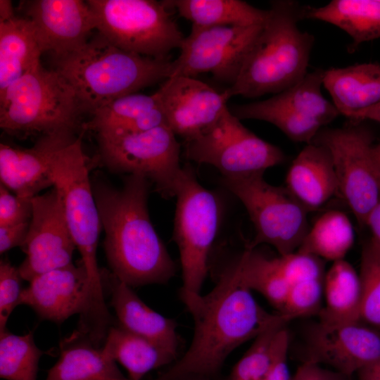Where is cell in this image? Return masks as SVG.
<instances>
[{"label":"cell","instance_id":"obj_42","mask_svg":"<svg viewBox=\"0 0 380 380\" xmlns=\"http://www.w3.org/2000/svg\"><path fill=\"white\" fill-rule=\"evenodd\" d=\"M350 379L334 370L325 369L321 365L303 362L291 376V380H350Z\"/></svg>","mask_w":380,"mask_h":380},{"label":"cell","instance_id":"obj_6","mask_svg":"<svg viewBox=\"0 0 380 380\" xmlns=\"http://www.w3.org/2000/svg\"><path fill=\"white\" fill-rule=\"evenodd\" d=\"M83 133L57 151L51 175L62 195L68 225L87 272V308L97 313L107 308L96 258L102 227L89 176V160L82 148Z\"/></svg>","mask_w":380,"mask_h":380},{"label":"cell","instance_id":"obj_36","mask_svg":"<svg viewBox=\"0 0 380 380\" xmlns=\"http://www.w3.org/2000/svg\"><path fill=\"white\" fill-rule=\"evenodd\" d=\"M359 274L362 284L361 321L380 331V256L369 243L362 249Z\"/></svg>","mask_w":380,"mask_h":380},{"label":"cell","instance_id":"obj_45","mask_svg":"<svg viewBox=\"0 0 380 380\" xmlns=\"http://www.w3.org/2000/svg\"><path fill=\"white\" fill-rule=\"evenodd\" d=\"M358 380H380V357L357 372Z\"/></svg>","mask_w":380,"mask_h":380},{"label":"cell","instance_id":"obj_18","mask_svg":"<svg viewBox=\"0 0 380 380\" xmlns=\"http://www.w3.org/2000/svg\"><path fill=\"white\" fill-rule=\"evenodd\" d=\"M88 275L80 261L72 262L33 278L24 289L19 302L32 308L43 319L61 324L86 306Z\"/></svg>","mask_w":380,"mask_h":380},{"label":"cell","instance_id":"obj_23","mask_svg":"<svg viewBox=\"0 0 380 380\" xmlns=\"http://www.w3.org/2000/svg\"><path fill=\"white\" fill-rule=\"evenodd\" d=\"M167 125L163 107L156 91L151 95L127 94L105 104L91 113L82 125L84 131L140 132Z\"/></svg>","mask_w":380,"mask_h":380},{"label":"cell","instance_id":"obj_40","mask_svg":"<svg viewBox=\"0 0 380 380\" xmlns=\"http://www.w3.org/2000/svg\"><path fill=\"white\" fill-rule=\"evenodd\" d=\"M32 198L12 194L0 184V226L12 225L30 221L32 213Z\"/></svg>","mask_w":380,"mask_h":380},{"label":"cell","instance_id":"obj_10","mask_svg":"<svg viewBox=\"0 0 380 380\" xmlns=\"http://www.w3.org/2000/svg\"><path fill=\"white\" fill-rule=\"evenodd\" d=\"M96 134L100 159L109 170L143 176L155 185L162 197H175L182 170L180 146L167 126Z\"/></svg>","mask_w":380,"mask_h":380},{"label":"cell","instance_id":"obj_14","mask_svg":"<svg viewBox=\"0 0 380 380\" xmlns=\"http://www.w3.org/2000/svg\"><path fill=\"white\" fill-rule=\"evenodd\" d=\"M32 213L26 239L21 246L26 255L18 267L23 280L72 262L77 249L66 220L60 191L55 186L32 198Z\"/></svg>","mask_w":380,"mask_h":380},{"label":"cell","instance_id":"obj_20","mask_svg":"<svg viewBox=\"0 0 380 380\" xmlns=\"http://www.w3.org/2000/svg\"><path fill=\"white\" fill-rule=\"evenodd\" d=\"M101 272L103 286L110 293V305L120 327L177 355L179 338L176 322L149 308L130 286L110 271L101 269Z\"/></svg>","mask_w":380,"mask_h":380},{"label":"cell","instance_id":"obj_13","mask_svg":"<svg viewBox=\"0 0 380 380\" xmlns=\"http://www.w3.org/2000/svg\"><path fill=\"white\" fill-rule=\"evenodd\" d=\"M263 24L248 27L192 25L190 34L180 48L179 56L174 61L171 77H195L208 72L218 82L232 86Z\"/></svg>","mask_w":380,"mask_h":380},{"label":"cell","instance_id":"obj_33","mask_svg":"<svg viewBox=\"0 0 380 380\" xmlns=\"http://www.w3.org/2000/svg\"><path fill=\"white\" fill-rule=\"evenodd\" d=\"M324 72L323 69L308 72L293 86L274 96L281 103L323 127L340 115L333 103L327 100L322 93Z\"/></svg>","mask_w":380,"mask_h":380},{"label":"cell","instance_id":"obj_15","mask_svg":"<svg viewBox=\"0 0 380 380\" xmlns=\"http://www.w3.org/2000/svg\"><path fill=\"white\" fill-rule=\"evenodd\" d=\"M303 362L327 365L351 378L380 357V333L360 322L309 326L305 334Z\"/></svg>","mask_w":380,"mask_h":380},{"label":"cell","instance_id":"obj_2","mask_svg":"<svg viewBox=\"0 0 380 380\" xmlns=\"http://www.w3.org/2000/svg\"><path fill=\"white\" fill-rule=\"evenodd\" d=\"M91 185L110 272L131 288L169 281L176 267L149 217L148 181L129 175L121 189L103 182Z\"/></svg>","mask_w":380,"mask_h":380},{"label":"cell","instance_id":"obj_32","mask_svg":"<svg viewBox=\"0 0 380 380\" xmlns=\"http://www.w3.org/2000/svg\"><path fill=\"white\" fill-rule=\"evenodd\" d=\"M243 283L251 291L261 293L281 313L289 290L278 258H270L254 249L246 248L239 258Z\"/></svg>","mask_w":380,"mask_h":380},{"label":"cell","instance_id":"obj_46","mask_svg":"<svg viewBox=\"0 0 380 380\" xmlns=\"http://www.w3.org/2000/svg\"><path fill=\"white\" fill-rule=\"evenodd\" d=\"M365 120H370L380 123V104L360 112L352 120L360 122Z\"/></svg>","mask_w":380,"mask_h":380},{"label":"cell","instance_id":"obj_26","mask_svg":"<svg viewBox=\"0 0 380 380\" xmlns=\"http://www.w3.org/2000/svg\"><path fill=\"white\" fill-rule=\"evenodd\" d=\"M325 307L319 321L327 324L360 322L362 284L360 274L344 259L333 262L324 278Z\"/></svg>","mask_w":380,"mask_h":380},{"label":"cell","instance_id":"obj_7","mask_svg":"<svg viewBox=\"0 0 380 380\" xmlns=\"http://www.w3.org/2000/svg\"><path fill=\"white\" fill-rule=\"evenodd\" d=\"M96 30L109 42L127 52L167 58L180 49L184 37L163 1L88 0Z\"/></svg>","mask_w":380,"mask_h":380},{"label":"cell","instance_id":"obj_29","mask_svg":"<svg viewBox=\"0 0 380 380\" xmlns=\"http://www.w3.org/2000/svg\"><path fill=\"white\" fill-rule=\"evenodd\" d=\"M124 377L103 350L89 341L64 348L45 380H111Z\"/></svg>","mask_w":380,"mask_h":380},{"label":"cell","instance_id":"obj_17","mask_svg":"<svg viewBox=\"0 0 380 380\" xmlns=\"http://www.w3.org/2000/svg\"><path fill=\"white\" fill-rule=\"evenodd\" d=\"M23 8L36 28L44 53L49 51L54 58L81 47L96 30L94 17L87 1H27Z\"/></svg>","mask_w":380,"mask_h":380},{"label":"cell","instance_id":"obj_4","mask_svg":"<svg viewBox=\"0 0 380 380\" xmlns=\"http://www.w3.org/2000/svg\"><path fill=\"white\" fill-rule=\"evenodd\" d=\"M72 87L82 112L90 114L119 97L170 77L174 61L122 50L98 33L77 50L54 58Z\"/></svg>","mask_w":380,"mask_h":380},{"label":"cell","instance_id":"obj_11","mask_svg":"<svg viewBox=\"0 0 380 380\" xmlns=\"http://www.w3.org/2000/svg\"><path fill=\"white\" fill-rule=\"evenodd\" d=\"M359 122L320 129L312 142L329 150L337 180V194L358 224L365 226L379 198L380 170L373 156L372 132Z\"/></svg>","mask_w":380,"mask_h":380},{"label":"cell","instance_id":"obj_28","mask_svg":"<svg viewBox=\"0 0 380 380\" xmlns=\"http://www.w3.org/2000/svg\"><path fill=\"white\" fill-rule=\"evenodd\" d=\"M168 10L198 26H242L262 25L269 10L256 8L241 0H165Z\"/></svg>","mask_w":380,"mask_h":380},{"label":"cell","instance_id":"obj_41","mask_svg":"<svg viewBox=\"0 0 380 380\" xmlns=\"http://www.w3.org/2000/svg\"><path fill=\"white\" fill-rule=\"evenodd\" d=\"M289 344V332L283 327L273 339L271 364L264 380H291L286 361Z\"/></svg>","mask_w":380,"mask_h":380},{"label":"cell","instance_id":"obj_31","mask_svg":"<svg viewBox=\"0 0 380 380\" xmlns=\"http://www.w3.org/2000/svg\"><path fill=\"white\" fill-rule=\"evenodd\" d=\"M230 111L239 120L253 119L270 122L291 140L310 144L322 126L277 100L268 99L232 106Z\"/></svg>","mask_w":380,"mask_h":380},{"label":"cell","instance_id":"obj_5","mask_svg":"<svg viewBox=\"0 0 380 380\" xmlns=\"http://www.w3.org/2000/svg\"><path fill=\"white\" fill-rule=\"evenodd\" d=\"M76 93L55 69L37 65L0 96V127L8 134L26 139L75 134L82 124Z\"/></svg>","mask_w":380,"mask_h":380},{"label":"cell","instance_id":"obj_1","mask_svg":"<svg viewBox=\"0 0 380 380\" xmlns=\"http://www.w3.org/2000/svg\"><path fill=\"white\" fill-rule=\"evenodd\" d=\"M251 291L243 281L238 259L221 273L208 294L180 293L194 322L191 343L182 357L155 380L211 376L238 346L279 321L295 319L267 312Z\"/></svg>","mask_w":380,"mask_h":380},{"label":"cell","instance_id":"obj_35","mask_svg":"<svg viewBox=\"0 0 380 380\" xmlns=\"http://www.w3.org/2000/svg\"><path fill=\"white\" fill-rule=\"evenodd\" d=\"M289 321H279L258 336L234 367L230 379L264 380L271 364L273 339L278 331Z\"/></svg>","mask_w":380,"mask_h":380},{"label":"cell","instance_id":"obj_19","mask_svg":"<svg viewBox=\"0 0 380 380\" xmlns=\"http://www.w3.org/2000/svg\"><path fill=\"white\" fill-rule=\"evenodd\" d=\"M77 137L72 134L44 136L38 138L32 147L25 148L1 143V184L20 197L38 195L53 186L51 164L57 151Z\"/></svg>","mask_w":380,"mask_h":380},{"label":"cell","instance_id":"obj_47","mask_svg":"<svg viewBox=\"0 0 380 380\" xmlns=\"http://www.w3.org/2000/svg\"><path fill=\"white\" fill-rule=\"evenodd\" d=\"M14 10L12 6L11 1L1 0L0 1V21L9 20L15 17Z\"/></svg>","mask_w":380,"mask_h":380},{"label":"cell","instance_id":"obj_34","mask_svg":"<svg viewBox=\"0 0 380 380\" xmlns=\"http://www.w3.org/2000/svg\"><path fill=\"white\" fill-rule=\"evenodd\" d=\"M34 341L33 331L15 335L0 331V377L6 380H37L43 355Z\"/></svg>","mask_w":380,"mask_h":380},{"label":"cell","instance_id":"obj_49","mask_svg":"<svg viewBox=\"0 0 380 380\" xmlns=\"http://www.w3.org/2000/svg\"><path fill=\"white\" fill-rule=\"evenodd\" d=\"M111 380H132V379H130L129 378V379H126V378H125V377H122V378L115 379H111Z\"/></svg>","mask_w":380,"mask_h":380},{"label":"cell","instance_id":"obj_38","mask_svg":"<svg viewBox=\"0 0 380 380\" xmlns=\"http://www.w3.org/2000/svg\"><path fill=\"white\" fill-rule=\"evenodd\" d=\"M277 258L289 287L298 282L324 278L322 259L314 255L296 251Z\"/></svg>","mask_w":380,"mask_h":380},{"label":"cell","instance_id":"obj_50","mask_svg":"<svg viewBox=\"0 0 380 380\" xmlns=\"http://www.w3.org/2000/svg\"><path fill=\"white\" fill-rule=\"evenodd\" d=\"M230 380H238V379H230Z\"/></svg>","mask_w":380,"mask_h":380},{"label":"cell","instance_id":"obj_8","mask_svg":"<svg viewBox=\"0 0 380 380\" xmlns=\"http://www.w3.org/2000/svg\"><path fill=\"white\" fill-rule=\"evenodd\" d=\"M264 172L222 177V184L243 203L255 228L246 248L261 243L273 246L279 255L294 253L309 229L308 211L286 188L266 182Z\"/></svg>","mask_w":380,"mask_h":380},{"label":"cell","instance_id":"obj_12","mask_svg":"<svg viewBox=\"0 0 380 380\" xmlns=\"http://www.w3.org/2000/svg\"><path fill=\"white\" fill-rule=\"evenodd\" d=\"M184 156L214 166L223 177L265 172L284 160L279 148L250 131L229 108L210 129L185 141Z\"/></svg>","mask_w":380,"mask_h":380},{"label":"cell","instance_id":"obj_3","mask_svg":"<svg viewBox=\"0 0 380 380\" xmlns=\"http://www.w3.org/2000/svg\"><path fill=\"white\" fill-rule=\"evenodd\" d=\"M262 31L236 82L224 91L228 99L277 94L308 73L315 37L302 31L308 6L292 0L274 1Z\"/></svg>","mask_w":380,"mask_h":380},{"label":"cell","instance_id":"obj_21","mask_svg":"<svg viewBox=\"0 0 380 380\" xmlns=\"http://www.w3.org/2000/svg\"><path fill=\"white\" fill-rule=\"evenodd\" d=\"M285 188L308 212L326 203L338 193L329 150L319 144H306L288 170Z\"/></svg>","mask_w":380,"mask_h":380},{"label":"cell","instance_id":"obj_44","mask_svg":"<svg viewBox=\"0 0 380 380\" xmlns=\"http://www.w3.org/2000/svg\"><path fill=\"white\" fill-rule=\"evenodd\" d=\"M365 226L369 228L371 234L369 244L380 256V195L377 203L367 215Z\"/></svg>","mask_w":380,"mask_h":380},{"label":"cell","instance_id":"obj_25","mask_svg":"<svg viewBox=\"0 0 380 380\" xmlns=\"http://www.w3.org/2000/svg\"><path fill=\"white\" fill-rule=\"evenodd\" d=\"M305 19L321 20L346 32L352 39L350 53L380 38V0H332L321 7H308Z\"/></svg>","mask_w":380,"mask_h":380},{"label":"cell","instance_id":"obj_9","mask_svg":"<svg viewBox=\"0 0 380 380\" xmlns=\"http://www.w3.org/2000/svg\"><path fill=\"white\" fill-rule=\"evenodd\" d=\"M175 197L173 238L180 255L183 281L180 293L198 294L219 227L220 202L198 182L189 165L182 167Z\"/></svg>","mask_w":380,"mask_h":380},{"label":"cell","instance_id":"obj_37","mask_svg":"<svg viewBox=\"0 0 380 380\" xmlns=\"http://www.w3.org/2000/svg\"><path fill=\"white\" fill-rule=\"evenodd\" d=\"M324 292V279H312L291 285L281 314L298 318L318 315Z\"/></svg>","mask_w":380,"mask_h":380},{"label":"cell","instance_id":"obj_39","mask_svg":"<svg viewBox=\"0 0 380 380\" xmlns=\"http://www.w3.org/2000/svg\"><path fill=\"white\" fill-rule=\"evenodd\" d=\"M18 268L6 260L0 262V331L6 329L7 321L19 305L24 289Z\"/></svg>","mask_w":380,"mask_h":380},{"label":"cell","instance_id":"obj_27","mask_svg":"<svg viewBox=\"0 0 380 380\" xmlns=\"http://www.w3.org/2000/svg\"><path fill=\"white\" fill-rule=\"evenodd\" d=\"M103 352L127 371L132 380H141L151 370L170 364L177 355L122 327H110Z\"/></svg>","mask_w":380,"mask_h":380},{"label":"cell","instance_id":"obj_24","mask_svg":"<svg viewBox=\"0 0 380 380\" xmlns=\"http://www.w3.org/2000/svg\"><path fill=\"white\" fill-rule=\"evenodd\" d=\"M44 53L36 28L27 18L0 21V96L39 65Z\"/></svg>","mask_w":380,"mask_h":380},{"label":"cell","instance_id":"obj_43","mask_svg":"<svg viewBox=\"0 0 380 380\" xmlns=\"http://www.w3.org/2000/svg\"><path fill=\"white\" fill-rule=\"evenodd\" d=\"M30 222L12 225L0 226V253L20 246L24 243L29 229Z\"/></svg>","mask_w":380,"mask_h":380},{"label":"cell","instance_id":"obj_30","mask_svg":"<svg viewBox=\"0 0 380 380\" xmlns=\"http://www.w3.org/2000/svg\"><path fill=\"white\" fill-rule=\"evenodd\" d=\"M354 240L350 219L343 212L331 210L322 214L309 228L297 251L334 262L344 259Z\"/></svg>","mask_w":380,"mask_h":380},{"label":"cell","instance_id":"obj_16","mask_svg":"<svg viewBox=\"0 0 380 380\" xmlns=\"http://www.w3.org/2000/svg\"><path fill=\"white\" fill-rule=\"evenodd\" d=\"M156 92L167 127L185 141L210 129L228 108L224 91L192 77H170Z\"/></svg>","mask_w":380,"mask_h":380},{"label":"cell","instance_id":"obj_48","mask_svg":"<svg viewBox=\"0 0 380 380\" xmlns=\"http://www.w3.org/2000/svg\"><path fill=\"white\" fill-rule=\"evenodd\" d=\"M372 152L374 160L380 170V144H374Z\"/></svg>","mask_w":380,"mask_h":380},{"label":"cell","instance_id":"obj_22","mask_svg":"<svg viewBox=\"0 0 380 380\" xmlns=\"http://www.w3.org/2000/svg\"><path fill=\"white\" fill-rule=\"evenodd\" d=\"M323 87L339 113L352 120L360 112L380 104V64L325 70Z\"/></svg>","mask_w":380,"mask_h":380}]
</instances>
